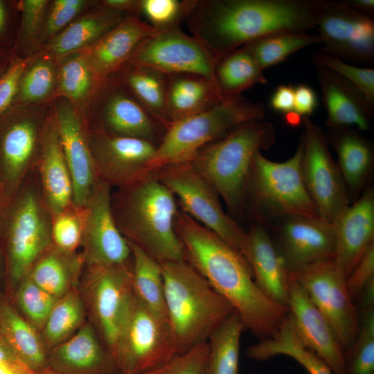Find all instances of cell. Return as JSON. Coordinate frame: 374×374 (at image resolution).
I'll return each instance as SVG.
<instances>
[{
    "instance_id": "1",
    "label": "cell",
    "mask_w": 374,
    "mask_h": 374,
    "mask_svg": "<svg viewBox=\"0 0 374 374\" xmlns=\"http://www.w3.org/2000/svg\"><path fill=\"white\" fill-rule=\"evenodd\" d=\"M175 226L184 260L232 305L244 330L260 339L271 336L287 316L288 308L258 289L244 256L182 211H178Z\"/></svg>"
},
{
    "instance_id": "2",
    "label": "cell",
    "mask_w": 374,
    "mask_h": 374,
    "mask_svg": "<svg viewBox=\"0 0 374 374\" xmlns=\"http://www.w3.org/2000/svg\"><path fill=\"white\" fill-rule=\"evenodd\" d=\"M326 0L196 1L186 19L217 59L269 35L316 28Z\"/></svg>"
},
{
    "instance_id": "3",
    "label": "cell",
    "mask_w": 374,
    "mask_h": 374,
    "mask_svg": "<svg viewBox=\"0 0 374 374\" xmlns=\"http://www.w3.org/2000/svg\"><path fill=\"white\" fill-rule=\"evenodd\" d=\"M111 208L121 234L159 263L184 260L175 227L178 213L173 193L156 174L112 191Z\"/></svg>"
},
{
    "instance_id": "4",
    "label": "cell",
    "mask_w": 374,
    "mask_h": 374,
    "mask_svg": "<svg viewBox=\"0 0 374 374\" xmlns=\"http://www.w3.org/2000/svg\"><path fill=\"white\" fill-rule=\"evenodd\" d=\"M160 265L168 322L181 354L207 341L235 309L185 260Z\"/></svg>"
},
{
    "instance_id": "5",
    "label": "cell",
    "mask_w": 374,
    "mask_h": 374,
    "mask_svg": "<svg viewBox=\"0 0 374 374\" xmlns=\"http://www.w3.org/2000/svg\"><path fill=\"white\" fill-rule=\"evenodd\" d=\"M274 142L275 130L270 122L249 121L203 147L189 163L228 208L237 213L244 208L255 155Z\"/></svg>"
},
{
    "instance_id": "6",
    "label": "cell",
    "mask_w": 374,
    "mask_h": 374,
    "mask_svg": "<svg viewBox=\"0 0 374 374\" xmlns=\"http://www.w3.org/2000/svg\"><path fill=\"white\" fill-rule=\"evenodd\" d=\"M51 226L52 215L35 168L0 210V245L6 260L9 295L12 296L37 258L53 244Z\"/></svg>"
},
{
    "instance_id": "7",
    "label": "cell",
    "mask_w": 374,
    "mask_h": 374,
    "mask_svg": "<svg viewBox=\"0 0 374 374\" xmlns=\"http://www.w3.org/2000/svg\"><path fill=\"white\" fill-rule=\"evenodd\" d=\"M265 106L242 95L224 99L204 112L177 121L169 127L147 165L150 172L172 164L189 163L197 152L232 130L263 120Z\"/></svg>"
},
{
    "instance_id": "8",
    "label": "cell",
    "mask_w": 374,
    "mask_h": 374,
    "mask_svg": "<svg viewBox=\"0 0 374 374\" xmlns=\"http://www.w3.org/2000/svg\"><path fill=\"white\" fill-rule=\"evenodd\" d=\"M51 108L15 105L0 117V210L36 168Z\"/></svg>"
},
{
    "instance_id": "9",
    "label": "cell",
    "mask_w": 374,
    "mask_h": 374,
    "mask_svg": "<svg viewBox=\"0 0 374 374\" xmlns=\"http://www.w3.org/2000/svg\"><path fill=\"white\" fill-rule=\"evenodd\" d=\"M301 147L283 162L255 155L247 196L259 209L272 217L321 218L304 182L301 167Z\"/></svg>"
},
{
    "instance_id": "10",
    "label": "cell",
    "mask_w": 374,
    "mask_h": 374,
    "mask_svg": "<svg viewBox=\"0 0 374 374\" xmlns=\"http://www.w3.org/2000/svg\"><path fill=\"white\" fill-rule=\"evenodd\" d=\"M179 355L168 322L134 294L114 357L121 374H144Z\"/></svg>"
},
{
    "instance_id": "11",
    "label": "cell",
    "mask_w": 374,
    "mask_h": 374,
    "mask_svg": "<svg viewBox=\"0 0 374 374\" xmlns=\"http://www.w3.org/2000/svg\"><path fill=\"white\" fill-rule=\"evenodd\" d=\"M156 176L178 197L184 213L240 252L247 232L224 212L216 191L190 163L164 166Z\"/></svg>"
},
{
    "instance_id": "12",
    "label": "cell",
    "mask_w": 374,
    "mask_h": 374,
    "mask_svg": "<svg viewBox=\"0 0 374 374\" xmlns=\"http://www.w3.org/2000/svg\"><path fill=\"white\" fill-rule=\"evenodd\" d=\"M82 114L89 128L157 145L166 132L114 75L100 87Z\"/></svg>"
},
{
    "instance_id": "13",
    "label": "cell",
    "mask_w": 374,
    "mask_h": 374,
    "mask_svg": "<svg viewBox=\"0 0 374 374\" xmlns=\"http://www.w3.org/2000/svg\"><path fill=\"white\" fill-rule=\"evenodd\" d=\"M300 138L301 167L306 188L320 217L333 223L349 205V195L338 164L332 159L322 129L310 117H303Z\"/></svg>"
},
{
    "instance_id": "14",
    "label": "cell",
    "mask_w": 374,
    "mask_h": 374,
    "mask_svg": "<svg viewBox=\"0 0 374 374\" xmlns=\"http://www.w3.org/2000/svg\"><path fill=\"white\" fill-rule=\"evenodd\" d=\"M324 315L344 351L356 337L359 312L350 296L346 278L333 259L314 263L288 272Z\"/></svg>"
},
{
    "instance_id": "15",
    "label": "cell",
    "mask_w": 374,
    "mask_h": 374,
    "mask_svg": "<svg viewBox=\"0 0 374 374\" xmlns=\"http://www.w3.org/2000/svg\"><path fill=\"white\" fill-rule=\"evenodd\" d=\"M85 269L87 306L93 327L113 355L133 297L132 259Z\"/></svg>"
},
{
    "instance_id": "16",
    "label": "cell",
    "mask_w": 374,
    "mask_h": 374,
    "mask_svg": "<svg viewBox=\"0 0 374 374\" xmlns=\"http://www.w3.org/2000/svg\"><path fill=\"white\" fill-rule=\"evenodd\" d=\"M217 61L197 38L175 26L159 29L145 39L126 64L150 67L167 75L197 74L215 81Z\"/></svg>"
},
{
    "instance_id": "17",
    "label": "cell",
    "mask_w": 374,
    "mask_h": 374,
    "mask_svg": "<svg viewBox=\"0 0 374 374\" xmlns=\"http://www.w3.org/2000/svg\"><path fill=\"white\" fill-rule=\"evenodd\" d=\"M112 188L98 180L83 206L80 247L84 267L121 265L132 260L130 247L118 229L111 208Z\"/></svg>"
},
{
    "instance_id": "18",
    "label": "cell",
    "mask_w": 374,
    "mask_h": 374,
    "mask_svg": "<svg viewBox=\"0 0 374 374\" xmlns=\"http://www.w3.org/2000/svg\"><path fill=\"white\" fill-rule=\"evenodd\" d=\"M316 28L323 44L320 51L343 61L373 63V17L353 9L345 0H326Z\"/></svg>"
},
{
    "instance_id": "19",
    "label": "cell",
    "mask_w": 374,
    "mask_h": 374,
    "mask_svg": "<svg viewBox=\"0 0 374 374\" xmlns=\"http://www.w3.org/2000/svg\"><path fill=\"white\" fill-rule=\"evenodd\" d=\"M87 128L96 175L112 188L128 186L152 176L147 168L157 145L149 141L116 136Z\"/></svg>"
},
{
    "instance_id": "20",
    "label": "cell",
    "mask_w": 374,
    "mask_h": 374,
    "mask_svg": "<svg viewBox=\"0 0 374 374\" xmlns=\"http://www.w3.org/2000/svg\"><path fill=\"white\" fill-rule=\"evenodd\" d=\"M51 109L72 179L73 202L77 206H83L98 180L87 125L82 112L64 98L54 99Z\"/></svg>"
},
{
    "instance_id": "21",
    "label": "cell",
    "mask_w": 374,
    "mask_h": 374,
    "mask_svg": "<svg viewBox=\"0 0 374 374\" xmlns=\"http://www.w3.org/2000/svg\"><path fill=\"white\" fill-rule=\"evenodd\" d=\"M287 308L303 344L330 367L333 374H346L344 350L333 328L303 287L290 278Z\"/></svg>"
},
{
    "instance_id": "22",
    "label": "cell",
    "mask_w": 374,
    "mask_h": 374,
    "mask_svg": "<svg viewBox=\"0 0 374 374\" xmlns=\"http://www.w3.org/2000/svg\"><path fill=\"white\" fill-rule=\"evenodd\" d=\"M278 231V253L287 271L334 258L335 234L332 223L321 218H285Z\"/></svg>"
},
{
    "instance_id": "23",
    "label": "cell",
    "mask_w": 374,
    "mask_h": 374,
    "mask_svg": "<svg viewBox=\"0 0 374 374\" xmlns=\"http://www.w3.org/2000/svg\"><path fill=\"white\" fill-rule=\"evenodd\" d=\"M334 261L347 278L367 249L374 243V193L367 189L348 205L334 222Z\"/></svg>"
},
{
    "instance_id": "24",
    "label": "cell",
    "mask_w": 374,
    "mask_h": 374,
    "mask_svg": "<svg viewBox=\"0 0 374 374\" xmlns=\"http://www.w3.org/2000/svg\"><path fill=\"white\" fill-rule=\"evenodd\" d=\"M158 28L130 15L95 43L80 51L85 56L100 85L118 72L137 46Z\"/></svg>"
},
{
    "instance_id": "25",
    "label": "cell",
    "mask_w": 374,
    "mask_h": 374,
    "mask_svg": "<svg viewBox=\"0 0 374 374\" xmlns=\"http://www.w3.org/2000/svg\"><path fill=\"white\" fill-rule=\"evenodd\" d=\"M48 367L59 374H121L113 355L88 323L48 352Z\"/></svg>"
},
{
    "instance_id": "26",
    "label": "cell",
    "mask_w": 374,
    "mask_h": 374,
    "mask_svg": "<svg viewBox=\"0 0 374 374\" xmlns=\"http://www.w3.org/2000/svg\"><path fill=\"white\" fill-rule=\"evenodd\" d=\"M35 168L44 200L52 216L73 203L72 179L51 108Z\"/></svg>"
},
{
    "instance_id": "27",
    "label": "cell",
    "mask_w": 374,
    "mask_h": 374,
    "mask_svg": "<svg viewBox=\"0 0 374 374\" xmlns=\"http://www.w3.org/2000/svg\"><path fill=\"white\" fill-rule=\"evenodd\" d=\"M240 253L251 266L255 283L262 294L287 308L288 271L263 226L256 225L246 233Z\"/></svg>"
},
{
    "instance_id": "28",
    "label": "cell",
    "mask_w": 374,
    "mask_h": 374,
    "mask_svg": "<svg viewBox=\"0 0 374 374\" xmlns=\"http://www.w3.org/2000/svg\"><path fill=\"white\" fill-rule=\"evenodd\" d=\"M314 66L327 112L326 125L329 128L355 125L361 130H369L374 109L364 95L332 71Z\"/></svg>"
},
{
    "instance_id": "29",
    "label": "cell",
    "mask_w": 374,
    "mask_h": 374,
    "mask_svg": "<svg viewBox=\"0 0 374 374\" xmlns=\"http://www.w3.org/2000/svg\"><path fill=\"white\" fill-rule=\"evenodd\" d=\"M128 15L101 7L96 1L36 53L59 61L89 47Z\"/></svg>"
},
{
    "instance_id": "30",
    "label": "cell",
    "mask_w": 374,
    "mask_h": 374,
    "mask_svg": "<svg viewBox=\"0 0 374 374\" xmlns=\"http://www.w3.org/2000/svg\"><path fill=\"white\" fill-rule=\"evenodd\" d=\"M168 78L167 113L170 125L224 100L215 81L204 76L175 73L168 75Z\"/></svg>"
},
{
    "instance_id": "31",
    "label": "cell",
    "mask_w": 374,
    "mask_h": 374,
    "mask_svg": "<svg viewBox=\"0 0 374 374\" xmlns=\"http://www.w3.org/2000/svg\"><path fill=\"white\" fill-rule=\"evenodd\" d=\"M83 267L81 253L65 251L52 244L37 258L27 274L58 299L75 288Z\"/></svg>"
},
{
    "instance_id": "32",
    "label": "cell",
    "mask_w": 374,
    "mask_h": 374,
    "mask_svg": "<svg viewBox=\"0 0 374 374\" xmlns=\"http://www.w3.org/2000/svg\"><path fill=\"white\" fill-rule=\"evenodd\" d=\"M0 331L20 361L35 373L48 367V351L39 332L14 308L0 298Z\"/></svg>"
},
{
    "instance_id": "33",
    "label": "cell",
    "mask_w": 374,
    "mask_h": 374,
    "mask_svg": "<svg viewBox=\"0 0 374 374\" xmlns=\"http://www.w3.org/2000/svg\"><path fill=\"white\" fill-rule=\"evenodd\" d=\"M326 136L334 147L338 166L348 191L357 193L364 184L371 169L373 152L371 145L349 127L330 128Z\"/></svg>"
},
{
    "instance_id": "34",
    "label": "cell",
    "mask_w": 374,
    "mask_h": 374,
    "mask_svg": "<svg viewBox=\"0 0 374 374\" xmlns=\"http://www.w3.org/2000/svg\"><path fill=\"white\" fill-rule=\"evenodd\" d=\"M114 75L167 130L170 125L167 113L168 75L150 67L125 64Z\"/></svg>"
},
{
    "instance_id": "35",
    "label": "cell",
    "mask_w": 374,
    "mask_h": 374,
    "mask_svg": "<svg viewBox=\"0 0 374 374\" xmlns=\"http://www.w3.org/2000/svg\"><path fill=\"white\" fill-rule=\"evenodd\" d=\"M277 355L293 358L310 374H333L330 367L299 338L289 314L271 336L260 339L247 350V357L258 361L267 360Z\"/></svg>"
},
{
    "instance_id": "36",
    "label": "cell",
    "mask_w": 374,
    "mask_h": 374,
    "mask_svg": "<svg viewBox=\"0 0 374 374\" xmlns=\"http://www.w3.org/2000/svg\"><path fill=\"white\" fill-rule=\"evenodd\" d=\"M214 80L224 99L242 95L256 84L267 82L263 70L244 47L218 60Z\"/></svg>"
},
{
    "instance_id": "37",
    "label": "cell",
    "mask_w": 374,
    "mask_h": 374,
    "mask_svg": "<svg viewBox=\"0 0 374 374\" xmlns=\"http://www.w3.org/2000/svg\"><path fill=\"white\" fill-rule=\"evenodd\" d=\"M100 87L82 53L69 55L58 61L55 98H64L83 112Z\"/></svg>"
},
{
    "instance_id": "38",
    "label": "cell",
    "mask_w": 374,
    "mask_h": 374,
    "mask_svg": "<svg viewBox=\"0 0 374 374\" xmlns=\"http://www.w3.org/2000/svg\"><path fill=\"white\" fill-rule=\"evenodd\" d=\"M127 242L132 253L134 294L150 310L168 321L160 263L135 244Z\"/></svg>"
},
{
    "instance_id": "39",
    "label": "cell",
    "mask_w": 374,
    "mask_h": 374,
    "mask_svg": "<svg viewBox=\"0 0 374 374\" xmlns=\"http://www.w3.org/2000/svg\"><path fill=\"white\" fill-rule=\"evenodd\" d=\"M244 330L235 310L211 334L206 374H239L240 342Z\"/></svg>"
},
{
    "instance_id": "40",
    "label": "cell",
    "mask_w": 374,
    "mask_h": 374,
    "mask_svg": "<svg viewBox=\"0 0 374 374\" xmlns=\"http://www.w3.org/2000/svg\"><path fill=\"white\" fill-rule=\"evenodd\" d=\"M32 56L22 74L12 106L48 104L55 98L58 61L39 53Z\"/></svg>"
},
{
    "instance_id": "41",
    "label": "cell",
    "mask_w": 374,
    "mask_h": 374,
    "mask_svg": "<svg viewBox=\"0 0 374 374\" xmlns=\"http://www.w3.org/2000/svg\"><path fill=\"white\" fill-rule=\"evenodd\" d=\"M85 310L84 302L75 288L57 300L39 334L48 354L84 323Z\"/></svg>"
},
{
    "instance_id": "42",
    "label": "cell",
    "mask_w": 374,
    "mask_h": 374,
    "mask_svg": "<svg viewBox=\"0 0 374 374\" xmlns=\"http://www.w3.org/2000/svg\"><path fill=\"white\" fill-rule=\"evenodd\" d=\"M317 44H321V39L318 34L283 32L259 38L242 47L255 58L264 70L283 62L297 51Z\"/></svg>"
},
{
    "instance_id": "43",
    "label": "cell",
    "mask_w": 374,
    "mask_h": 374,
    "mask_svg": "<svg viewBox=\"0 0 374 374\" xmlns=\"http://www.w3.org/2000/svg\"><path fill=\"white\" fill-rule=\"evenodd\" d=\"M344 357L346 374H374V308L361 310L356 337Z\"/></svg>"
},
{
    "instance_id": "44",
    "label": "cell",
    "mask_w": 374,
    "mask_h": 374,
    "mask_svg": "<svg viewBox=\"0 0 374 374\" xmlns=\"http://www.w3.org/2000/svg\"><path fill=\"white\" fill-rule=\"evenodd\" d=\"M12 296L17 310L39 332L57 300L37 285L28 274L19 283Z\"/></svg>"
},
{
    "instance_id": "45",
    "label": "cell",
    "mask_w": 374,
    "mask_h": 374,
    "mask_svg": "<svg viewBox=\"0 0 374 374\" xmlns=\"http://www.w3.org/2000/svg\"><path fill=\"white\" fill-rule=\"evenodd\" d=\"M49 0H21L16 3L20 22L13 45L12 55L22 57L34 54L37 38Z\"/></svg>"
},
{
    "instance_id": "46",
    "label": "cell",
    "mask_w": 374,
    "mask_h": 374,
    "mask_svg": "<svg viewBox=\"0 0 374 374\" xmlns=\"http://www.w3.org/2000/svg\"><path fill=\"white\" fill-rule=\"evenodd\" d=\"M96 3V1L90 0L49 1L34 54L37 53L42 47L52 40L75 18Z\"/></svg>"
},
{
    "instance_id": "47",
    "label": "cell",
    "mask_w": 374,
    "mask_h": 374,
    "mask_svg": "<svg viewBox=\"0 0 374 374\" xmlns=\"http://www.w3.org/2000/svg\"><path fill=\"white\" fill-rule=\"evenodd\" d=\"M310 59L314 65L321 66L332 71L355 86L374 109L373 69L348 64L319 50L314 51Z\"/></svg>"
},
{
    "instance_id": "48",
    "label": "cell",
    "mask_w": 374,
    "mask_h": 374,
    "mask_svg": "<svg viewBox=\"0 0 374 374\" xmlns=\"http://www.w3.org/2000/svg\"><path fill=\"white\" fill-rule=\"evenodd\" d=\"M84 221V208L73 203L52 216V242L58 248L75 251L80 247Z\"/></svg>"
},
{
    "instance_id": "49",
    "label": "cell",
    "mask_w": 374,
    "mask_h": 374,
    "mask_svg": "<svg viewBox=\"0 0 374 374\" xmlns=\"http://www.w3.org/2000/svg\"><path fill=\"white\" fill-rule=\"evenodd\" d=\"M196 1L140 0V14L158 29L179 26L193 10Z\"/></svg>"
},
{
    "instance_id": "50",
    "label": "cell",
    "mask_w": 374,
    "mask_h": 374,
    "mask_svg": "<svg viewBox=\"0 0 374 374\" xmlns=\"http://www.w3.org/2000/svg\"><path fill=\"white\" fill-rule=\"evenodd\" d=\"M208 354V341L202 342L144 374H206Z\"/></svg>"
},
{
    "instance_id": "51",
    "label": "cell",
    "mask_w": 374,
    "mask_h": 374,
    "mask_svg": "<svg viewBox=\"0 0 374 374\" xmlns=\"http://www.w3.org/2000/svg\"><path fill=\"white\" fill-rule=\"evenodd\" d=\"M33 58L12 55L8 66L0 76V117L13 105L24 71Z\"/></svg>"
},
{
    "instance_id": "52",
    "label": "cell",
    "mask_w": 374,
    "mask_h": 374,
    "mask_svg": "<svg viewBox=\"0 0 374 374\" xmlns=\"http://www.w3.org/2000/svg\"><path fill=\"white\" fill-rule=\"evenodd\" d=\"M374 280V243L366 251L350 274L346 278V286L352 299H356L371 280Z\"/></svg>"
},
{
    "instance_id": "53",
    "label": "cell",
    "mask_w": 374,
    "mask_h": 374,
    "mask_svg": "<svg viewBox=\"0 0 374 374\" xmlns=\"http://www.w3.org/2000/svg\"><path fill=\"white\" fill-rule=\"evenodd\" d=\"M318 105L317 97L314 89L309 85L301 84L294 87V112L301 117L311 115Z\"/></svg>"
},
{
    "instance_id": "54",
    "label": "cell",
    "mask_w": 374,
    "mask_h": 374,
    "mask_svg": "<svg viewBox=\"0 0 374 374\" xmlns=\"http://www.w3.org/2000/svg\"><path fill=\"white\" fill-rule=\"evenodd\" d=\"M269 106L285 114L294 112V87L291 84L278 85L272 93Z\"/></svg>"
},
{
    "instance_id": "55",
    "label": "cell",
    "mask_w": 374,
    "mask_h": 374,
    "mask_svg": "<svg viewBox=\"0 0 374 374\" xmlns=\"http://www.w3.org/2000/svg\"><path fill=\"white\" fill-rule=\"evenodd\" d=\"M98 3L111 10L127 15H140V0H103Z\"/></svg>"
},
{
    "instance_id": "56",
    "label": "cell",
    "mask_w": 374,
    "mask_h": 374,
    "mask_svg": "<svg viewBox=\"0 0 374 374\" xmlns=\"http://www.w3.org/2000/svg\"><path fill=\"white\" fill-rule=\"evenodd\" d=\"M12 3L0 0V48H6L12 25Z\"/></svg>"
},
{
    "instance_id": "57",
    "label": "cell",
    "mask_w": 374,
    "mask_h": 374,
    "mask_svg": "<svg viewBox=\"0 0 374 374\" xmlns=\"http://www.w3.org/2000/svg\"><path fill=\"white\" fill-rule=\"evenodd\" d=\"M0 374H37L19 359L0 361Z\"/></svg>"
},
{
    "instance_id": "58",
    "label": "cell",
    "mask_w": 374,
    "mask_h": 374,
    "mask_svg": "<svg viewBox=\"0 0 374 374\" xmlns=\"http://www.w3.org/2000/svg\"><path fill=\"white\" fill-rule=\"evenodd\" d=\"M353 9L362 14L373 16L374 13L373 0H345Z\"/></svg>"
},
{
    "instance_id": "59",
    "label": "cell",
    "mask_w": 374,
    "mask_h": 374,
    "mask_svg": "<svg viewBox=\"0 0 374 374\" xmlns=\"http://www.w3.org/2000/svg\"><path fill=\"white\" fill-rule=\"evenodd\" d=\"M19 359L15 353L6 340V339L0 335V361Z\"/></svg>"
},
{
    "instance_id": "60",
    "label": "cell",
    "mask_w": 374,
    "mask_h": 374,
    "mask_svg": "<svg viewBox=\"0 0 374 374\" xmlns=\"http://www.w3.org/2000/svg\"><path fill=\"white\" fill-rule=\"evenodd\" d=\"M12 55L10 48H0V76L8 66Z\"/></svg>"
},
{
    "instance_id": "61",
    "label": "cell",
    "mask_w": 374,
    "mask_h": 374,
    "mask_svg": "<svg viewBox=\"0 0 374 374\" xmlns=\"http://www.w3.org/2000/svg\"><path fill=\"white\" fill-rule=\"evenodd\" d=\"M6 260L3 251L0 245V298L2 297L1 295V288L3 282L6 283Z\"/></svg>"
},
{
    "instance_id": "62",
    "label": "cell",
    "mask_w": 374,
    "mask_h": 374,
    "mask_svg": "<svg viewBox=\"0 0 374 374\" xmlns=\"http://www.w3.org/2000/svg\"><path fill=\"white\" fill-rule=\"evenodd\" d=\"M37 374H59V373L51 369L50 368L47 367L46 368L42 370V371L37 373Z\"/></svg>"
},
{
    "instance_id": "63",
    "label": "cell",
    "mask_w": 374,
    "mask_h": 374,
    "mask_svg": "<svg viewBox=\"0 0 374 374\" xmlns=\"http://www.w3.org/2000/svg\"><path fill=\"white\" fill-rule=\"evenodd\" d=\"M1 331H0V335H1Z\"/></svg>"
}]
</instances>
